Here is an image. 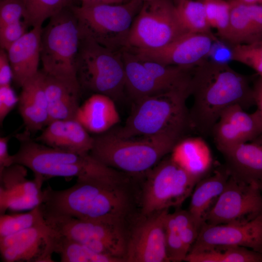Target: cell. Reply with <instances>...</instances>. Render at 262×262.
Segmentation results:
<instances>
[{"instance_id": "30bf717a", "label": "cell", "mask_w": 262, "mask_h": 262, "mask_svg": "<svg viewBox=\"0 0 262 262\" xmlns=\"http://www.w3.org/2000/svg\"><path fill=\"white\" fill-rule=\"evenodd\" d=\"M186 33L173 0H145L133 22L125 49H157Z\"/></svg>"}, {"instance_id": "83f0119b", "label": "cell", "mask_w": 262, "mask_h": 262, "mask_svg": "<svg viewBox=\"0 0 262 262\" xmlns=\"http://www.w3.org/2000/svg\"><path fill=\"white\" fill-rule=\"evenodd\" d=\"M125 72V90L134 102L143 98L169 90L160 83L133 52L122 50Z\"/></svg>"}, {"instance_id": "f1b7e54d", "label": "cell", "mask_w": 262, "mask_h": 262, "mask_svg": "<svg viewBox=\"0 0 262 262\" xmlns=\"http://www.w3.org/2000/svg\"><path fill=\"white\" fill-rule=\"evenodd\" d=\"M51 242L53 252L60 255L62 262H123L121 259L98 253L83 244L58 234L52 229Z\"/></svg>"}, {"instance_id": "277c9868", "label": "cell", "mask_w": 262, "mask_h": 262, "mask_svg": "<svg viewBox=\"0 0 262 262\" xmlns=\"http://www.w3.org/2000/svg\"><path fill=\"white\" fill-rule=\"evenodd\" d=\"M178 131L122 138L110 130L93 136L90 154L106 165L130 175L146 174L185 137Z\"/></svg>"}, {"instance_id": "4316f807", "label": "cell", "mask_w": 262, "mask_h": 262, "mask_svg": "<svg viewBox=\"0 0 262 262\" xmlns=\"http://www.w3.org/2000/svg\"><path fill=\"white\" fill-rule=\"evenodd\" d=\"M170 153V157L175 162L200 179L209 174L213 165L210 148L200 137L182 138L175 145Z\"/></svg>"}, {"instance_id": "836d02e7", "label": "cell", "mask_w": 262, "mask_h": 262, "mask_svg": "<svg viewBox=\"0 0 262 262\" xmlns=\"http://www.w3.org/2000/svg\"><path fill=\"white\" fill-rule=\"evenodd\" d=\"M204 3L209 24L225 41L228 35L230 4L225 0H202Z\"/></svg>"}, {"instance_id": "5bb4252c", "label": "cell", "mask_w": 262, "mask_h": 262, "mask_svg": "<svg viewBox=\"0 0 262 262\" xmlns=\"http://www.w3.org/2000/svg\"><path fill=\"white\" fill-rule=\"evenodd\" d=\"M227 246L245 247L262 253V213L242 223L212 225L204 222L188 253Z\"/></svg>"}, {"instance_id": "ee69618b", "label": "cell", "mask_w": 262, "mask_h": 262, "mask_svg": "<svg viewBox=\"0 0 262 262\" xmlns=\"http://www.w3.org/2000/svg\"><path fill=\"white\" fill-rule=\"evenodd\" d=\"M237 2L247 4H262V0H234Z\"/></svg>"}, {"instance_id": "b9f144b4", "label": "cell", "mask_w": 262, "mask_h": 262, "mask_svg": "<svg viewBox=\"0 0 262 262\" xmlns=\"http://www.w3.org/2000/svg\"><path fill=\"white\" fill-rule=\"evenodd\" d=\"M252 87L255 103L262 121V78L260 77L256 80Z\"/></svg>"}, {"instance_id": "f35d334b", "label": "cell", "mask_w": 262, "mask_h": 262, "mask_svg": "<svg viewBox=\"0 0 262 262\" xmlns=\"http://www.w3.org/2000/svg\"><path fill=\"white\" fill-rule=\"evenodd\" d=\"M17 96L11 85L0 86V123L1 125L6 117L17 105Z\"/></svg>"}, {"instance_id": "9c48e42d", "label": "cell", "mask_w": 262, "mask_h": 262, "mask_svg": "<svg viewBox=\"0 0 262 262\" xmlns=\"http://www.w3.org/2000/svg\"><path fill=\"white\" fill-rule=\"evenodd\" d=\"M140 198L142 215L170 208H179L201 179L192 175L170 157L161 160L146 173Z\"/></svg>"}, {"instance_id": "d4e9b609", "label": "cell", "mask_w": 262, "mask_h": 262, "mask_svg": "<svg viewBox=\"0 0 262 262\" xmlns=\"http://www.w3.org/2000/svg\"><path fill=\"white\" fill-rule=\"evenodd\" d=\"M75 119L89 132L104 133L120 121L115 101L110 97L95 93L80 105Z\"/></svg>"}, {"instance_id": "484cf974", "label": "cell", "mask_w": 262, "mask_h": 262, "mask_svg": "<svg viewBox=\"0 0 262 262\" xmlns=\"http://www.w3.org/2000/svg\"><path fill=\"white\" fill-rule=\"evenodd\" d=\"M230 175L225 165L216 169L196 184L192 193L188 211L200 229L205 217L224 189Z\"/></svg>"}, {"instance_id": "4dcf8cb0", "label": "cell", "mask_w": 262, "mask_h": 262, "mask_svg": "<svg viewBox=\"0 0 262 262\" xmlns=\"http://www.w3.org/2000/svg\"><path fill=\"white\" fill-rule=\"evenodd\" d=\"M175 5L179 20L187 32L213 34L202 0H180Z\"/></svg>"}, {"instance_id": "ba28073f", "label": "cell", "mask_w": 262, "mask_h": 262, "mask_svg": "<svg viewBox=\"0 0 262 262\" xmlns=\"http://www.w3.org/2000/svg\"><path fill=\"white\" fill-rule=\"evenodd\" d=\"M77 78L81 87L121 100L125 91L122 50L114 51L80 33Z\"/></svg>"}, {"instance_id": "8d00e7d4", "label": "cell", "mask_w": 262, "mask_h": 262, "mask_svg": "<svg viewBox=\"0 0 262 262\" xmlns=\"http://www.w3.org/2000/svg\"><path fill=\"white\" fill-rule=\"evenodd\" d=\"M24 15L22 0H0V27L20 21Z\"/></svg>"}, {"instance_id": "5b68a950", "label": "cell", "mask_w": 262, "mask_h": 262, "mask_svg": "<svg viewBox=\"0 0 262 262\" xmlns=\"http://www.w3.org/2000/svg\"><path fill=\"white\" fill-rule=\"evenodd\" d=\"M190 82L183 86L140 99L122 127L112 130L122 138L151 136L167 131L186 134L192 129L186 101Z\"/></svg>"}, {"instance_id": "e0dca14e", "label": "cell", "mask_w": 262, "mask_h": 262, "mask_svg": "<svg viewBox=\"0 0 262 262\" xmlns=\"http://www.w3.org/2000/svg\"><path fill=\"white\" fill-rule=\"evenodd\" d=\"M26 167L14 164L0 171V211L32 210L40 204L43 182L27 178Z\"/></svg>"}, {"instance_id": "4fadbf2b", "label": "cell", "mask_w": 262, "mask_h": 262, "mask_svg": "<svg viewBox=\"0 0 262 262\" xmlns=\"http://www.w3.org/2000/svg\"><path fill=\"white\" fill-rule=\"evenodd\" d=\"M168 210L142 215L128 230L125 262H169L165 248V220Z\"/></svg>"}, {"instance_id": "ffe728a7", "label": "cell", "mask_w": 262, "mask_h": 262, "mask_svg": "<svg viewBox=\"0 0 262 262\" xmlns=\"http://www.w3.org/2000/svg\"><path fill=\"white\" fill-rule=\"evenodd\" d=\"M89 133L76 119L57 120L49 123L35 140L56 149L89 153L94 138Z\"/></svg>"}, {"instance_id": "bcb514c9", "label": "cell", "mask_w": 262, "mask_h": 262, "mask_svg": "<svg viewBox=\"0 0 262 262\" xmlns=\"http://www.w3.org/2000/svg\"><path fill=\"white\" fill-rule=\"evenodd\" d=\"M180 0H173L175 5L177 4Z\"/></svg>"}, {"instance_id": "d6a6232c", "label": "cell", "mask_w": 262, "mask_h": 262, "mask_svg": "<svg viewBox=\"0 0 262 262\" xmlns=\"http://www.w3.org/2000/svg\"><path fill=\"white\" fill-rule=\"evenodd\" d=\"M45 223L39 205L26 213L0 214V237Z\"/></svg>"}, {"instance_id": "f6af8a7d", "label": "cell", "mask_w": 262, "mask_h": 262, "mask_svg": "<svg viewBox=\"0 0 262 262\" xmlns=\"http://www.w3.org/2000/svg\"><path fill=\"white\" fill-rule=\"evenodd\" d=\"M262 193V180L259 181L257 183Z\"/></svg>"}, {"instance_id": "44dd1931", "label": "cell", "mask_w": 262, "mask_h": 262, "mask_svg": "<svg viewBox=\"0 0 262 262\" xmlns=\"http://www.w3.org/2000/svg\"><path fill=\"white\" fill-rule=\"evenodd\" d=\"M42 30V26L33 27L7 51L13 80L20 87L39 71Z\"/></svg>"}, {"instance_id": "6da1fadb", "label": "cell", "mask_w": 262, "mask_h": 262, "mask_svg": "<svg viewBox=\"0 0 262 262\" xmlns=\"http://www.w3.org/2000/svg\"><path fill=\"white\" fill-rule=\"evenodd\" d=\"M129 179L119 181L77 180L72 186L43 190L40 207L44 214L126 226L134 206Z\"/></svg>"}, {"instance_id": "7bdbcfd3", "label": "cell", "mask_w": 262, "mask_h": 262, "mask_svg": "<svg viewBox=\"0 0 262 262\" xmlns=\"http://www.w3.org/2000/svg\"><path fill=\"white\" fill-rule=\"evenodd\" d=\"M82 5L95 4H119L124 2V0H82Z\"/></svg>"}, {"instance_id": "7dc6e473", "label": "cell", "mask_w": 262, "mask_h": 262, "mask_svg": "<svg viewBox=\"0 0 262 262\" xmlns=\"http://www.w3.org/2000/svg\"></svg>"}, {"instance_id": "f546056e", "label": "cell", "mask_w": 262, "mask_h": 262, "mask_svg": "<svg viewBox=\"0 0 262 262\" xmlns=\"http://www.w3.org/2000/svg\"><path fill=\"white\" fill-rule=\"evenodd\" d=\"M187 262H262V253L240 246L218 247L196 253H188Z\"/></svg>"}, {"instance_id": "1f68e13d", "label": "cell", "mask_w": 262, "mask_h": 262, "mask_svg": "<svg viewBox=\"0 0 262 262\" xmlns=\"http://www.w3.org/2000/svg\"><path fill=\"white\" fill-rule=\"evenodd\" d=\"M25 15L23 20L29 27L42 26L48 18L72 6L73 0H22Z\"/></svg>"}, {"instance_id": "8992f818", "label": "cell", "mask_w": 262, "mask_h": 262, "mask_svg": "<svg viewBox=\"0 0 262 262\" xmlns=\"http://www.w3.org/2000/svg\"><path fill=\"white\" fill-rule=\"evenodd\" d=\"M71 7L51 17L42 28L40 60L46 74L81 86L77 78L80 31Z\"/></svg>"}, {"instance_id": "2e32d148", "label": "cell", "mask_w": 262, "mask_h": 262, "mask_svg": "<svg viewBox=\"0 0 262 262\" xmlns=\"http://www.w3.org/2000/svg\"><path fill=\"white\" fill-rule=\"evenodd\" d=\"M51 233V229L45 223L0 237L1 260L4 262H54Z\"/></svg>"}, {"instance_id": "3957f363", "label": "cell", "mask_w": 262, "mask_h": 262, "mask_svg": "<svg viewBox=\"0 0 262 262\" xmlns=\"http://www.w3.org/2000/svg\"><path fill=\"white\" fill-rule=\"evenodd\" d=\"M24 131L17 134V151L12 155V163L29 168L34 177L43 182L51 178L76 177L77 180L118 181L126 174L102 163L90 153H79L54 148L42 144Z\"/></svg>"}, {"instance_id": "8fae6325", "label": "cell", "mask_w": 262, "mask_h": 262, "mask_svg": "<svg viewBox=\"0 0 262 262\" xmlns=\"http://www.w3.org/2000/svg\"><path fill=\"white\" fill-rule=\"evenodd\" d=\"M43 214L46 224L58 234L94 251L122 260L126 252V226L72 217Z\"/></svg>"}, {"instance_id": "7c38bea8", "label": "cell", "mask_w": 262, "mask_h": 262, "mask_svg": "<svg viewBox=\"0 0 262 262\" xmlns=\"http://www.w3.org/2000/svg\"><path fill=\"white\" fill-rule=\"evenodd\" d=\"M262 213V193L257 183H246L230 176L205 222L212 225L242 223Z\"/></svg>"}, {"instance_id": "e575fe53", "label": "cell", "mask_w": 262, "mask_h": 262, "mask_svg": "<svg viewBox=\"0 0 262 262\" xmlns=\"http://www.w3.org/2000/svg\"><path fill=\"white\" fill-rule=\"evenodd\" d=\"M230 59L248 66L262 78V40L232 45Z\"/></svg>"}, {"instance_id": "603a6c76", "label": "cell", "mask_w": 262, "mask_h": 262, "mask_svg": "<svg viewBox=\"0 0 262 262\" xmlns=\"http://www.w3.org/2000/svg\"><path fill=\"white\" fill-rule=\"evenodd\" d=\"M229 1L230 22L226 41L233 45L262 40V4Z\"/></svg>"}, {"instance_id": "d6986e66", "label": "cell", "mask_w": 262, "mask_h": 262, "mask_svg": "<svg viewBox=\"0 0 262 262\" xmlns=\"http://www.w3.org/2000/svg\"><path fill=\"white\" fill-rule=\"evenodd\" d=\"M220 152L230 177L246 183L262 180V134Z\"/></svg>"}, {"instance_id": "cb8c5ba5", "label": "cell", "mask_w": 262, "mask_h": 262, "mask_svg": "<svg viewBox=\"0 0 262 262\" xmlns=\"http://www.w3.org/2000/svg\"><path fill=\"white\" fill-rule=\"evenodd\" d=\"M43 72L44 88L48 102L49 123L57 120L75 119L80 106L79 98L81 87Z\"/></svg>"}, {"instance_id": "60d3db41", "label": "cell", "mask_w": 262, "mask_h": 262, "mask_svg": "<svg viewBox=\"0 0 262 262\" xmlns=\"http://www.w3.org/2000/svg\"><path fill=\"white\" fill-rule=\"evenodd\" d=\"M10 136L0 138V171L13 164L12 155L8 152V144Z\"/></svg>"}, {"instance_id": "9a60e30c", "label": "cell", "mask_w": 262, "mask_h": 262, "mask_svg": "<svg viewBox=\"0 0 262 262\" xmlns=\"http://www.w3.org/2000/svg\"><path fill=\"white\" fill-rule=\"evenodd\" d=\"M216 41L213 34L187 32L157 49L129 50L141 58L164 65L193 69L206 60Z\"/></svg>"}, {"instance_id": "d590c367", "label": "cell", "mask_w": 262, "mask_h": 262, "mask_svg": "<svg viewBox=\"0 0 262 262\" xmlns=\"http://www.w3.org/2000/svg\"><path fill=\"white\" fill-rule=\"evenodd\" d=\"M165 248L169 262L184 261L189 253L178 231L171 213H167L165 220Z\"/></svg>"}, {"instance_id": "52a82bcc", "label": "cell", "mask_w": 262, "mask_h": 262, "mask_svg": "<svg viewBox=\"0 0 262 262\" xmlns=\"http://www.w3.org/2000/svg\"><path fill=\"white\" fill-rule=\"evenodd\" d=\"M143 1L129 0L119 4H95L71 7L80 33L114 51L126 48L133 22Z\"/></svg>"}, {"instance_id": "74e56055", "label": "cell", "mask_w": 262, "mask_h": 262, "mask_svg": "<svg viewBox=\"0 0 262 262\" xmlns=\"http://www.w3.org/2000/svg\"><path fill=\"white\" fill-rule=\"evenodd\" d=\"M28 27L24 20L0 27V49L7 51L14 43L28 32Z\"/></svg>"}, {"instance_id": "ab89813d", "label": "cell", "mask_w": 262, "mask_h": 262, "mask_svg": "<svg viewBox=\"0 0 262 262\" xmlns=\"http://www.w3.org/2000/svg\"><path fill=\"white\" fill-rule=\"evenodd\" d=\"M13 80L12 68L6 50L0 49V86L11 85Z\"/></svg>"}, {"instance_id": "7402d4cb", "label": "cell", "mask_w": 262, "mask_h": 262, "mask_svg": "<svg viewBox=\"0 0 262 262\" xmlns=\"http://www.w3.org/2000/svg\"><path fill=\"white\" fill-rule=\"evenodd\" d=\"M43 72L39 70L21 87L17 104L25 132L31 134L49 123L48 102L44 88Z\"/></svg>"}, {"instance_id": "ac0fdd59", "label": "cell", "mask_w": 262, "mask_h": 262, "mask_svg": "<svg viewBox=\"0 0 262 262\" xmlns=\"http://www.w3.org/2000/svg\"><path fill=\"white\" fill-rule=\"evenodd\" d=\"M261 134L262 121L258 111L247 113L238 104L222 112L211 132L219 151L252 141Z\"/></svg>"}, {"instance_id": "7a4b0ae2", "label": "cell", "mask_w": 262, "mask_h": 262, "mask_svg": "<svg viewBox=\"0 0 262 262\" xmlns=\"http://www.w3.org/2000/svg\"><path fill=\"white\" fill-rule=\"evenodd\" d=\"M189 110L192 129L202 136L211 135L222 112L235 104L247 109L255 105L248 78L225 62L205 60L192 70Z\"/></svg>"}]
</instances>
